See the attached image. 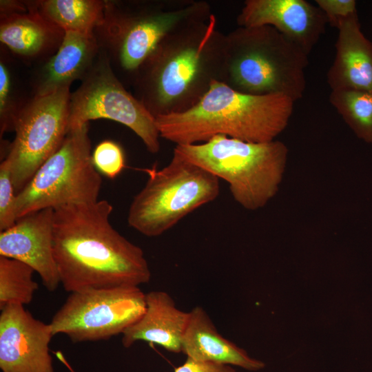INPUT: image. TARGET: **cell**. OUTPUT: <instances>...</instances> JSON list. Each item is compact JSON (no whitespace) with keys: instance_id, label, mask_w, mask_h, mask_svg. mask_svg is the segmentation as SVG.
Returning a JSON list of instances; mask_svg holds the SVG:
<instances>
[{"instance_id":"obj_1","label":"cell","mask_w":372,"mask_h":372,"mask_svg":"<svg viewBox=\"0 0 372 372\" xmlns=\"http://www.w3.org/2000/svg\"><path fill=\"white\" fill-rule=\"evenodd\" d=\"M106 200L54 209L53 248L61 284L70 293L147 283L143 249L111 225Z\"/></svg>"},{"instance_id":"obj_2","label":"cell","mask_w":372,"mask_h":372,"mask_svg":"<svg viewBox=\"0 0 372 372\" xmlns=\"http://www.w3.org/2000/svg\"><path fill=\"white\" fill-rule=\"evenodd\" d=\"M225 62V34L212 13L161 41L134 74V96L154 117L186 111L223 82Z\"/></svg>"},{"instance_id":"obj_3","label":"cell","mask_w":372,"mask_h":372,"mask_svg":"<svg viewBox=\"0 0 372 372\" xmlns=\"http://www.w3.org/2000/svg\"><path fill=\"white\" fill-rule=\"evenodd\" d=\"M294 103L285 95L245 94L215 81L190 109L155 119L161 138L176 145L203 143L217 135L266 143L287 127Z\"/></svg>"},{"instance_id":"obj_4","label":"cell","mask_w":372,"mask_h":372,"mask_svg":"<svg viewBox=\"0 0 372 372\" xmlns=\"http://www.w3.org/2000/svg\"><path fill=\"white\" fill-rule=\"evenodd\" d=\"M308 65L309 55L272 26H238L225 34L223 83L238 92L295 102L305 92Z\"/></svg>"},{"instance_id":"obj_5","label":"cell","mask_w":372,"mask_h":372,"mask_svg":"<svg viewBox=\"0 0 372 372\" xmlns=\"http://www.w3.org/2000/svg\"><path fill=\"white\" fill-rule=\"evenodd\" d=\"M211 14L203 0L106 1L94 34L111 65L134 74L168 34Z\"/></svg>"},{"instance_id":"obj_6","label":"cell","mask_w":372,"mask_h":372,"mask_svg":"<svg viewBox=\"0 0 372 372\" xmlns=\"http://www.w3.org/2000/svg\"><path fill=\"white\" fill-rule=\"evenodd\" d=\"M173 153L225 180L240 205L256 210L277 194L289 151L280 141L251 143L217 135L200 143L177 145Z\"/></svg>"},{"instance_id":"obj_7","label":"cell","mask_w":372,"mask_h":372,"mask_svg":"<svg viewBox=\"0 0 372 372\" xmlns=\"http://www.w3.org/2000/svg\"><path fill=\"white\" fill-rule=\"evenodd\" d=\"M144 171L148 180L130 205L127 223L145 236H161L220 194L218 178L174 153L165 167Z\"/></svg>"},{"instance_id":"obj_8","label":"cell","mask_w":372,"mask_h":372,"mask_svg":"<svg viewBox=\"0 0 372 372\" xmlns=\"http://www.w3.org/2000/svg\"><path fill=\"white\" fill-rule=\"evenodd\" d=\"M101 185L87 123L68 131L59 148L17 194V220L44 209L97 201Z\"/></svg>"},{"instance_id":"obj_9","label":"cell","mask_w":372,"mask_h":372,"mask_svg":"<svg viewBox=\"0 0 372 372\" xmlns=\"http://www.w3.org/2000/svg\"><path fill=\"white\" fill-rule=\"evenodd\" d=\"M81 81L70 94L68 131L90 120L110 119L132 130L150 153L159 152L161 136L155 117L125 90L103 52Z\"/></svg>"},{"instance_id":"obj_10","label":"cell","mask_w":372,"mask_h":372,"mask_svg":"<svg viewBox=\"0 0 372 372\" xmlns=\"http://www.w3.org/2000/svg\"><path fill=\"white\" fill-rule=\"evenodd\" d=\"M145 293L139 287L122 286L70 293L53 316V335L76 342L106 340L123 333L144 313Z\"/></svg>"},{"instance_id":"obj_11","label":"cell","mask_w":372,"mask_h":372,"mask_svg":"<svg viewBox=\"0 0 372 372\" xmlns=\"http://www.w3.org/2000/svg\"><path fill=\"white\" fill-rule=\"evenodd\" d=\"M70 87L32 96L19 114L4 161L17 194L61 146L68 132Z\"/></svg>"},{"instance_id":"obj_12","label":"cell","mask_w":372,"mask_h":372,"mask_svg":"<svg viewBox=\"0 0 372 372\" xmlns=\"http://www.w3.org/2000/svg\"><path fill=\"white\" fill-rule=\"evenodd\" d=\"M50 324L33 317L24 306L1 309L0 368L3 372H54L49 344Z\"/></svg>"},{"instance_id":"obj_13","label":"cell","mask_w":372,"mask_h":372,"mask_svg":"<svg viewBox=\"0 0 372 372\" xmlns=\"http://www.w3.org/2000/svg\"><path fill=\"white\" fill-rule=\"evenodd\" d=\"M236 21L242 27L272 26L307 55L328 23L323 12L305 0H246Z\"/></svg>"},{"instance_id":"obj_14","label":"cell","mask_w":372,"mask_h":372,"mask_svg":"<svg viewBox=\"0 0 372 372\" xmlns=\"http://www.w3.org/2000/svg\"><path fill=\"white\" fill-rule=\"evenodd\" d=\"M53 222L54 209H44L18 218L0 233V256L32 267L49 291L61 284L54 256Z\"/></svg>"},{"instance_id":"obj_15","label":"cell","mask_w":372,"mask_h":372,"mask_svg":"<svg viewBox=\"0 0 372 372\" xmlns=\"http://www.w3.org/2000/svg\"><path fill=\"white\" fill-rule=\"evenodd\" d=\"M100 52L94 33L65 32L57 51L37 70L32 82L33 96L70 87L82 80L92 68Z\"/></svg>"},{"instance_id":"obj_16","label":"cell","mask_w":372,"mask_h":372,"mask_svg":"<svg viewBox=\"0 0 372 372\" xmlns=\"http://www.w3.org/2000/svg\"><path fill=\"white\" fill-rule=\"evenodd\" d=\"M337 29L335 57L327 74L329 87L372 92V41L363 34L358 13Z\"/></svg>"},{"instance_id":"obj_17","label":"cell","mask_w":372,"mask_h":372,"mask_svg":"<svg viewBox=\"0 0 372 372\" xmlns=\"http://www.w3.org/2000/svg\"><path fill=\"white\" fill-rule=\"evenodd\" d=\"M0 41L4 48L27 61H41L52 56L65 31L39 10L38 1L25 10L0 14Z\"/></svg>"},{"instance_id":"obj_18","label":"cell","mask_w":372,"mask_h":372,"mask_svg":"<svg viewBox=\"0 0 372 372\" xmlns=\"http://www.w3.org/2000/svg\"><path fill=\"white\" fill-rule=\"evenodd\" d=\"M189 312L177 308L171 296L163 291L145 293L143 316L122 333L124 347L138 341L157 344L172 353L182 352V339Z\"/></svg>"},{"instance_id":"obj_19","label":"cell","mask_w":372,"mask_h":372,"mask_svg":"<svg viewBox=\"0 0 372 372\" xmlns=\"http://www.w3.org/2000/svg\"><path fill=\"white\" fill-rule=\"evenodd\" d=\"M182 353L196 362L235 365L249 371L265 366L262 362L249 357L245 350L223 337L200 307L189 311L182 339Z\"/></svg>"},{"instance_id":"obj_20","label":"cell","mask_w":372,"mask_h":372,"mask_svg":"<svg viewBox=\"0 0 372 372\" xmlns=\"http://www.w3.org/2000/svg\"><path fill=\"white\" fill-rule=\"evenodd\" d=\"M106 1L43 0L38 1L39 12L65 32L94 33L102 22Z\"/></svg>"},{"instance_id":"obj_21","label":"cell","mask_w":372,"mask_h":372,"mask_svg":"<svg viewBox=\"0 0 372 372\" xmlns=\"http://www.w3.org/2000/svg\"><path fill=\"white\" fill-rule=\"evenodd\" d=\"M329 102L358 138L372 144V92L331 91Z\"/></svg>"},{"instance_id":"obj_22","label":"cell","mask_w":372,"mask_h":372,"mask_svg":"<svg viewBox=\"0 0 372 372\" xmlns=\"http://www.w3.org/2000/svg\"><path fill=\"white\" fill-rule=\"evenodd\" d=\"M34 269L15 259L0 256V309L7 305L30 304L39 285Z\"/></svg>"},{"instance_id":"obj_23","label":"cell","mask_w":372,"mask_h":372,"mask_svg":"<svg viewBox=\"0 0 372 372\" xmlns=\"http://www.w3.org/2000/svg\"><path fill=\"white\" fill-rule=\"evenodd\" d=\"M5 48L0 58V135L14 130L17 118L28 101L22 95L20 81Z\"/></svg>"},{"instance_id":"obj_24","label":"cell","mask_w":372,"mask_h":372,"mask_svg":"<svg viewBox=\"0 0 372 372\" xmlns=\"http://www.w3.org/2000/svg\"><path fill=\"white\" fill-rule=\"evenodd\" d=\"M92 158L97 171L111 179L118 176L125 167L123 149L113 141L99 143L92 154Z\"/></svg>"},{"instance_id":"obj_25","label":"cell","mask_w":372,"mask_h":372,"mask_svg":"<svg viewBox=\"0 0 372 372\" xmlns=\"http://www.w3.org/2000/svg\"><path fill=\"white\" fill-rule=\"evenodd\" d=\"M17 194L11 172L6 163L0 164V231L12 227L17 221L15 206Z\"/></svg>"},{"instance_id":"obj_26","label":"cell","mask_w":372,"mask_h":372,"mask_svg":"<svg viewBox=\"0 0 372 372\" xmlns=\"http://www.w3.org/2000/svg\"><path fill=\"white\" fill-rule=\"evenodd\" d=\"M315 2L326 16L328 23L336 28L343 20L358 13L355 0H316Z\"/></svg>"},{"instance_id":"obj_27","label":"cell","mask_w":372,"mask_h":372,"mask_svg":"<svg viewBox=\"0 0 372 372\" xmlns=\"http://www.w3.org/2000/svg\"><path fill=\"white\" fill-rule=\"evenodd\" d=\"M174 372H238L230 365L214 362H200L187 358Z\"/></svg>"}]
</instances>
